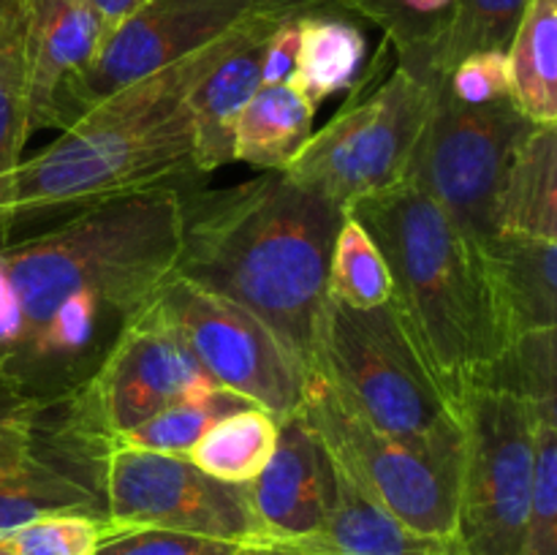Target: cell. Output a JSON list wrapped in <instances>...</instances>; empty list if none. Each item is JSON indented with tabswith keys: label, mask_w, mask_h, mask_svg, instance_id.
<instances>
[{
	"label": "cell",
	"mask_w": 557,
	"mask_h": 555,
	"mask_svg": "<svg viewBox=\"0 0 557 555\" xmlns=\"http://www.w3.org/2000/svg\"><path fill=\"white\" fill-rule=\"evenodd\" d=\"M281 422L256 406L237 408L218 419L199 444L190 449L188 460L210 477L232 484H248L270 462L277 444Z\"/></svg>",
	"instance_id": "obj_23"
},
{
	"label": "cell",
	"mask_w": 557,
	"mask_h": 555,
	"mask_svg": "<svg viewBox=\"0 0 557 555\" xmlns=\"http://www.w3.org/2000/svg\"><path fill=\"white\" fill-rule=\"evenodd\" d=\"M112 531L107 517L47 515L5 533L14 555H92Z\"/></svg>",
	"instance_id": "obj_29"
},
{
	"label": "cell",
	"mask_w": 557,
	"mask_h": 555,
	"mask_svg": "<svg viewBox=\"0 0 557 555\" xmlns=\"http://www.w3.org/2000/svg\"><path fill=\"white\" fill-rule=\"evenodd\" d=\"M30 128H65V96L103 38L90 0H22Z\"/></svg>",
	"instance_id": "obj_15"
},
{
	"label": "cell",
	"mask_w": 557,
	"mask_h": 555,
	"mask_svg": "<svg viewBox=\"0 0 557 555\" xmlns=\"http://www.w3.org/2000/svg\"><path fill=\"white\" fill-rule=\"evenodd\" d=\"M484 275L506 348L557 324V239L493 234L482 245Z\"/></svg>",
	"instance_id": "obj_16"
},
{
	"label": "cell",
	"mask_w": 557,
	"mask_h": 555,
	"mask_svg": "<svg viewBox=\"0 0 557 555\" xmlns=\"http://www.w3.org/2000/svg\"><path fill=\"white\" fill-rule=\"evenodd\" d=\"M326 299L348 308H375L392 299V275L364 226L346 212L326 272Z\"/></svg>",
	"instance_id": "obj_25"
},
{
	"label": "cell",
	"mask_w": 557,
	"mask_h": 555,
	"mask_svg": "<svg viewBox=\"0 0 557 555\" xmlns=\"http://www.w3.org/2000/svg\"><path fill=\"white\" fill-rule=\"evenodd\" d=\"M294 547L315 555H441L451 550L408 531L384 506L346 479L341 468L335 504L324 528L310 539L294 542Z\"/></svg>",
	"instance_id": "obj_19"
},
{
	"label": "cell",
	"mask_w": 557,
	"mask_h": 555,
	"mask_svg": "<svg viewBox=\"0 0 557 555\" xmlns=\"http://www.w3.org/2000/svg\"><path fill=\"white\" fill-rule=\"evenodd\" d=\"M3 243H5V232L0 229V248H3ZM20 343H22L20 299H16L14 286H11L9 281V272H5L3 256H0V375H5V379H11L16 354H20Z\"/></svg>",
	"instance_id": "obj_34"
},
{
	"label": "cell",
	"mask_w": 557,
	"mask_h": 555,
	"mask_svg": "<svg viewBox=\"0 0 557 555\" xmlns=\"http://www.w3.org/2000/svg\"><path fill=\"white\" fill-rule=\"evenodd\" d=\"M218 386L169 319L161 294L120 330L90 379L69 392L76 424L112 449L183 397Z\"/></svg>",
	"instance_id": "obj_10"
},
{
	"label": "cell",
	"mask_w": 557,
	"mask_h": 555,
	"mask_svg": "<svg viewBox=\"0 0 557 555\" xmlns=\"http://www.w3.org/2000/svg\"><path fill=\"white\" fill-rule=\"evenodd\" d=\"M90 3L96 5L98 16H101L103 36H107V33L114 30V27H117L125 16L134 14V11L139 9L145 0H90Z\"/></svg>",
	"instance_id": "obj_35"
},
{
	"label": "cell",
	"mask_w": 557,
	"mask_h": 555,
	"mask_svg": "<svg viewBox=\"0 0 557 555\" xmlns=\"http://www.w3.org/2000/svg\"><path fill=\"white\" fill-rule=\"evenodd\" d=\"M237 544L163 528H112L92 555H232Z\"/></svg>",
	"instance_id": "obj_31"
},
{
	"label": "cell",
	"mask_w": 557,
	"mask_h": 555,
	"mask_svg": "<svg viewBox=\"0 0 557 555\" xmlns=\"http://www.w3.org/2000/svg\"><path fill=\"white\" fill-rule=\"evenodd\" d=\"M259 14L283 16L261 0H145L101 38L96 58L71 85L65 128L101 98L199 52Z\"/></svg>",
	"instance_id": "obj_13"
},
{
	"label": "cell",
	"mask_w": 557,
	"mask_h": 555,
	"mask_svg": "<svg viewBox=\"0 0 557 555\" xmlns=\"http://www.w3.org/2000/svg\"><path fill=\"white\" fill-rule=\"evenodd\" d=\"M343 218L286 172L183 196L177 275L259 316L310 370Z\"/></svg>",
	"instance_id": "obj_1"
},
{
	"label": "cell",
	"mask_w": 557,
	"mask_h": 555,
	"mask_svg": "<svg viewBox=\"0 0 557 555\" xmlns=\"http://www.w3.org/2000/svg\"><path fill=\"white\" fill-rule=\"evenodd\" d=\"M395 0H337V5L346 11H354V14L364 16L373 25H384V20L389 16V9Z\"/></svg>",
	"instance_id": "obj_37"
},
{
	"label": "cell",
	"mask_w": 557,
	"mask_h": 555,
	"mask_svg": "<svg viewBox=\"0 0 557 555\" xmlns=\"http://www.w3.org/2000/svg\"><path fill=\"white\" fill-rule=\"evenodd\" d=\"M528 0H457L435 52V71L449 74L473 52H506Z\"/></svg>",
	"instance_id": "obj_26"
},
{
	"label": "cell",
	"mask_w": 557,
	"mask_h": 555,
	"mask_svg": "<svg viewBox=\"0 0 557 555\" xmlns=\"http://www.w3.org/2000/svg\"><path fill=\"white\" fill-rule=\"evenodd\" d=\"M261 3L283 16H302V14H313V11L341 9L337 0H261Z\"/></svg>",
	"instance_id": "obj_36"
},
{
	"label": "cell",
	"mask_w": 557,
	"mask_h": 555,
	"mask_svg": "<svg viewBox=\"0 0 557 555\" xmlns=\"http://www.w3.org/2000/svg\"><path fill=\"white\" fill-rule=\"evenodd\" d=\"M22 11V0H0V38H3V33L9 30L11 22L20 16Z\"/></svg>",
	"instance_id": "obj_39"
},
{
	"label": "cell",
	"mask_w": 557,
	"mask_h": 555,
	"mask_svg": "<svg viewBox=\"0 0 557 555\" xmlns=\"http://www.w3.org/2000/svg\"><path fill=\"white\" fill-rule=\"evenodd\" d=\"M302 411L346 479L408 531L455 550L462 424L438 439H397L351 411L319 368L305 373Z\"/></svg>",
	"instance_id": "obj_6"
},
{
	"label": "cell",
	"mask_w": 557,
	"mask_h": 555,
	"mask_svg": "<svg viewBox=\"0 0 557 555\" xmlns=\"http://www.w3.org/2000/svg\"><path fill=\"white\" fill-rule=\"evenodd\" d=\"M277 22L264 20L226 58L218 60L188 92V118L194 131V163L199 174H210L234 161V131L243 109L261 87V52Z\"/></svg>",
	"instance_id": "obj_17"
},
{
	"label": "cell",
	"mask_w": 557,
	"mask_h": 555,
	"mask_svg": "<svg viewBox=\"0 0 557 555\" xmlns=\"http://www.w3.org/2000/svg\"><path fill=\"white\" fill-rule=\"evenodd\" d=\"M386 49L384 38L370 74L354 82V96L286 166L294 183L319 190L343 210L406 180L441 85L400 63L381 76Z\"/></svg>",
	"instance_id": "obj_7"
},
{
	"label": "cell",
	"mask_w": 557,
	"mask_h": 555,
	"mask_svg": "<svg viewBox=\"0 0 557 555\" xmlns=\"http://www.w3.org/2000/svg\"><path fill=\"white\" fill-rule=\"evenodd\" d=\"M539 406L500 386H468L457 397L462 424L457 555H520L533 495Z\"/></svg>",
	"instance_id": "obj_8"
},
{
	"label": "cell",
	"mask_w": 557,
	"mask_h": 555,
	"mask_svg": "<svg viewBox=\"0 0 557 555\" xmlns=\"http://www.w3.org/2000/svg\"><path fill=\"white\" fill-rule=\"evenodd\" d=\"M495 234L557 239V128L531 125L511 152L493 210Z\"/></svg>",
	"instance_id": "obj_18"
},
{
	"label": "cell",
	"mask_w": 557,
	"mask_h": 555,
	"mask_svg": "<svg viewBox=\"0 0 557 555\" xmlns=\"http://www.w3.org/2000/svg\"><path fill=\"white\" fill-rule=\"evenodd\" d=\"M180 248L183 194L174 185L79 207L38 237L3 243L22 337L69 297H90L131 321L177 275Z\"/></svg>",
	"instance_id": "obj_4"
},
{
	"label": "cell",
	"mask_w": 557,
	"mask_h": 555,
	"mask_svg": "<svg viewBox=\"0 0 557 555\" xmlns=\"http://www.w3.org/2000/svg\"><path fill=\"white\" fill-rule=\"evenodd\" d=\"M441 555H457V553H455V550H446V553H441Z\"/></svg>",
	"instance_id": "obj_41"
},
{
	"label": "cell",
	"mask_w": 557,
	"mask_h": 555,
	"mask_svg": "<svg viewBox=\"0 0 557 555\" xmlns=\"http://www.w3.org/2000/svg\"><path fill=\"white\" fill-rule=\"evenodd\" d=\"M161 303L218 386L277 422L302 408L308 370L259 316L180 275L163 286Z\"/></svg>",
	"instance_id": "obj_12"
},
{
	"label": "cell",
	"mask_w": 557,
	"mask_h": 555,
	"mask_svg": "<svg viewBox=\"0 0 557 555\" xmlns=\"http://www.w3.org/2000/svg\"><path fill=\"white\" fill-rule=\"evenodd\" d=\"M248 495L267 542L294 544L324 528L337 495V468L302 408L281 422L275 452L248 482Z\"/></svg>",
	"instance_id": "obj_14"
},
{
	"label": "cell",
	"mask_w": 557,
	"mask_h": 555,
	"mask_svg": "<svg viewBox=\"0 0 557 555\" xmlns=\"http://www.w3.org/2000/svg\"><path fill=\"white\" fill-rule=\"evenodd\" d=\"M299 16L277 22L261 52V85H286L297 71Z\"/></svg>",
	"instance_id": "obj_33"
},
{
	"label": "cell",
	"mask_w": 557,
	"mask_h": 555,
	"mask_svg": "<svg viewBox=\"0 0 557 555\" xmlns=\"http://www.w3.org/2000/svg\"><path fill=\"white\" fill-rule=\"evenodd\" d=\"M112 528H163L232 544L267 542L248 484L221 482L188 457L112 446L101 471Z\"/></svg>",
	"instance_id": "obj_11"
},
{
	"label": "cell",
	"mask_w": 557,
	"mask_h": 555,
	"mask_svg": "<svg viewBox=\"0 0 557 555\" xmlns=\"http://www.w3.org/2000/svg\"><path fill=\"white\" fill-rule=\"evenodd\" d=\"M506 63L517 112L533 125H557V0H528Z\"/></svg>",
	"instance_id": "obj_21"
},
{
	"label": "cell",
	"mask_w": 557,
	"mask_h": 555,
	"mask_svg": "<svg viewBox=\"0 0 557 555\" xmlns=\"http://www.w3.org/2000/svg\"><path fill=\"white\" fill-rule=\"evenodd\" d=\"M520 555H557V403L539 406L533 495Z\"/></svg>",
	"instance_id": "obj_28"
},
{
	"label": "cell",
	"mask_w": 557,
	"mask_h": 555,
	"mask_svg": "<svg viewBox=\"0 0 557 555\" xmlns=\"http://www.w3.org/2000/svg\"><path fill=\"white\" fill-rule=\"evenodd\" d=\"M313 368L351 411L384 433L428 441L460 430L455 400L430 370L392 299L375 308L326 299Z\"/></svg>",
	"instance_id": "obj_5"
},
{
	"label": "cell",
	"mask_w": 557,
	"mask_h": 555,
	"mask_svg": "<svg viewBox=\"0 0 557 555\" xmlns=\"http://www.w3.org/2000/svg\"><path fill=\"white\" fill-rule=\"evenodd\" d=\"M253 406L245 397L223 390V386H210L196 395L183 397L172 403L163 411L152 414L150 419L125 433L114 446H128V449L158 452V455H177L188 457L190 449L201 441V435L237 408Z\"/></svg>",
	"instance_id": "obj_24"
},
{
	"label": "cell",
	"mask_w": 557,
	"mask_h": 555,
	"mask_svg": "<svg viewBox=\"0 0 557 555\" xmlns=\"http://www.w3.org/2000/svg\"><path fill=\"white\" fill-rule=\"evenodd\" d=\"M531 125L511 101L462 103L441 79L406 180L482 248L495 234L493 210L506 163Z\"/></svg>",
	"instance_id": "obj_9"
},
{
	"label": "cell",
	"mask_w": 557,
	"mask_h": 555,
	"mask_svg": "<svg viewBox=\"0 0 557 555\" xmlns=\"http://www.w3.org/2000/svg\"><path fill=\"white\" fill-rule=\"evenodd\" d=\"M232 555H315L308 553L302 547H294V544H281V542H256V544H237Z\"/></svg>",
	"instance_id": "obj_38"
},
{
	"label": "cell",
	"mask_w": 557,
	"mask_h": 555,
	"mask_svg": "<svg viewBox=\"0 0 557 555\" xmlns=\"http://www.w3.org/2000/svg\"><path fill=\"white\" fill-rule=\"evenodd\" d=\"M315 109L292 85H261L234 131V161L264 172H286L313 136Z\"/></svg>",
	"instance_id": "obj_20"
},
{
	"label": "cell",
	"mask_w": 557,
	"mask_h": 555,
	"mask_svg": "<svg viewBox=\"0 0 557 555\" xmlns=\"http://www.w3.org/2000/svg\"><path fill=\"white\" fill-rule=\"evenodd\" d=\"M44 397L0 375V468L30 457L41 433Z\"/></svg>",
	"instance_id": "obj_30"
},
{
	"label": "cell",
	"mask_w": 557,
	"mask_h": 555,
	"mask_svg": "<svg viewBox=\"0 0 557 555\" xmlns=\"http://www.w3.org/2000/svg\"><path fill=\"white\" fill-rule=\"evenodd\" d=\"M0 555H14V550L9 547V542L3 536H0Z\"/></svg>",
	"instance_id": "obj_40"
},
{
	"label": "cell",
	"mask_w": 557,
	"mask_h": 555,
	"mask_svg": "<svg viewBox=\"0 0 557 555\" xmlns=\"http://www.w3.org/2000/svg\"><path fill=\"white\" fill-rule=\"evenodd\" d=\"M368 54L364 33L351 20L330 11L299 16V58L288 85L319 107L359 79Z\"/></svg>",
	"instance_id": "obj_22"
},
{
	"label": "cell",
	"mask_w": 557,
	"mask_h": 555,
	"mask_svg": "<svg viewBox=\"0 0 557 555\" xmlns=\"http://www.w3.org/2000/svg\"><path fill=\"white\" fill-rule=\"evenodd\" d=\"M30 134L25 11H20L0 38V183L22 163Z\"/></svg>",
	"instance_id": "obj_27"
},
{
	"label": "cell",
	"mask_w": 557,
	"mask_h": 555,
	"mask_svg": "<svg viewBox=\"0 0 557 555\" xmlns=\"http://www.w3.org/2000/svg\"><path fill=\"white\" fill-rule=\"evenodd\" d=\"M272 16H250L199 52L131 82L85 109L63 128L58 141L30 161H22L0 183V229L9 232L20 218L36 212L87 207L196 177L194 131L185 107L188 92L256 25Z\"/></svg>",
	"instance_id": "obj_2"
},
{
	"label": "cell",
	"mask_w": 557,
	"mask_h": 555,
	"mask_svg": "<svg viewBox=\"0 0 557 555\" xmlns=\"http://www.w3.org/2000/svg\"><path fill=\"white\" fill-rule=\"evenodd\" d=\"M384 256L392 303L449 397L506 351L479 245L411 180L346 207Z\"/></svg>",
	"instance_id": "obj_3"
},
{
	"label": "cell",
	"mask_w": 557,
	"mask_h": 555,
	"mask_svg": "<svg viewBox=\"0 0 557 555\" xmlns=\"http://www.w3.org/2000/svg\"><path fill=\"white\" fill-rule=\"evenodd\" d=\"M446 90L462 103L487 107V103L511 101L509 63L506 52H473L462 58L444 76Z\"/></svg>",
	"instance_id": "obj_32"
}]
</instances>
